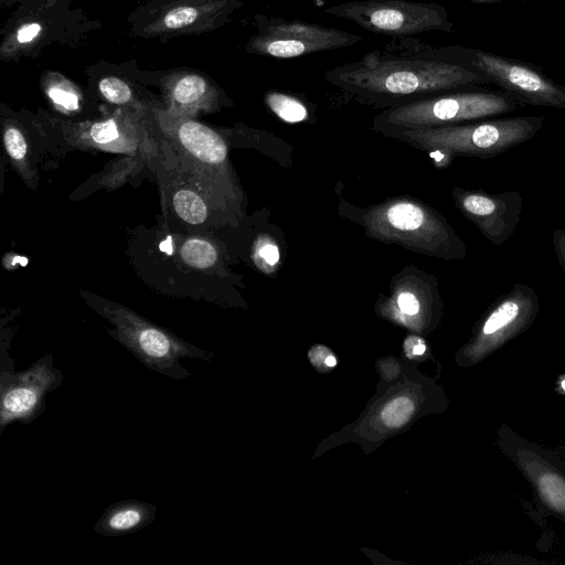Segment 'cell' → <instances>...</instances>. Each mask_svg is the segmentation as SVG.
Listing matches in <instances>:
<instances>
[{
    "instance_id": "cell-1",
    "label": "cell",
    "mask_w": 565,
    "mask_h": 565,
    "mask_svg": "<svg viewBox=\"0 0 565 565\" xmlns=\"http://www.w3.org/2000/svg\"><path fill=\"white\" fill-rule=\"evenodd\" d=\"M323 77L348 95L384 109L487 83L414 38L393 39L356 61L328 70Z\"/></svg>"
},
{
    "instance_id": "cell-2",
    "label": "cell",
    "mask_w": 565,
    "mask_h": 565,
    "mask_svg": "<svg viewBox=\"0 0 565 565\" xmlns=\"http://www.w3.org/2000/svg\"><path fill=\"white\" fill-rule=\"evenodd\" d=\"M543 124V116L491 117L438 127L388 129L381 134L426 151L437 167H446L458 156L497 157L532 139Z\"/></svg>"
},
{
    "instance_id": "cell-3",
    "label": "cell",
    "mask_w": 565,
    "mask_h": 565,
    "mask_svg": "<svg viewBox=\"0 0 565 565\" xmlns=\"http://www.w3.org/2000/svg\"><path fill=\"white\" fill-rule=\"evenodd\" d=\"M366 234L387 244L444 260L466 257L467 246L447 220L413 198H394L371 206L363 215Z\"/></svg>"
},
{
    "instance_id": "cell-4",
    "label": "cell",
    "mask_w": 565,
    "mask_h": 565,
    "mask_svg": "<svg viewBox=\"0 0 565 565\" xmlns=\"http://www.w3.org/2000/svg\"><path fill=\"white\" fill-rule=\"evenodd\" d=\"M518 104L505 92H447L386 108L374 117L373 128L382 132L462 124L511 113Z\"/></svg>"
},
{
    "instance_id": "cell-5",
    "label": "cell",
    "mask_w": 565,
    "mask_h": 565,
    "mask_svg": "<svg viewBox=\"0 0 565 565\" xmlns=\"http://www.w3.org/2000/svg\"><path fill=\"white\" fill-rule=\"evenodd\" d=\"M436 53L481 75L519 104L565 109V85L531 63L461 45L435 46Z\"/></svg>"
},
{
    "instance_id": "cell-6",
    "label": "cell",
    "mask_w": 565,
    "mask_h": 565,
    "mask_svg": "<svg viewBox=\"0 0 565 565\" xmlns=\"http://www.w3.org/2000/svg\"><path fill=\"white\" fill-rule=\"evenodd\" d=\"M324 13L347 19L374 34L413 38L429 31L452 32L445 7L412 0H354L333 4Z\"/></svg>"
},
{
    "instance_id": "cell-7",
    "label": "cell",
    "mask_w": 565,
    "mask_h": 565,
    "mask_svg": "<svg viewBox=\"0 0 565 565\" xmlns=\"http://www.w3.org/2000/svg\"><path fill=\"white\" fill-rule=\"evenodd\" d=\"M497 445L529 482L537 505L565 523V451L529 440L504 424Z\"/></svg>"
},
{
    "instance_id": "cell-8",
    "label": "cell",
    "mask_w": 565,
    "mask_h": 565,
    "mask_svg": "<svg viewBox=\"0 0 565 565\" xmlns=\"http://www.w3.org/2000/svg\"><path fill=\"white\" fill-rule=\"evenodd\" d=\"M256 33L246 44L250 54L275 58L339 50L355 45L363 36L337 28L265 14L255 15Z\"/></svg>"
},
{
    "instance_id": "cell-9",
    "label": "cell",
    "mask_w": 565,
    "mask_h": 565,
    "mask_svg": "<svg viewBox=\"0 0 565 565\" xmlns=\"http://www.w3.org/2000/svg\"><path fill=\"white\" fill-rule=\"evenodd\" d=\"M539 310L540 299L531 286L523 282L512 285L489 306L476 326L468 349L470 358L480 361L525 332Z\"/></svg>"
},
{
    "instance_id": "cell-10",
    "label": "cell",
    "mask_w": 565,
    "mask_h": 565,
    "mask_svg": "<svg viewBox=\"0 0 565 565\" xmlns=\"http://www.w3.org/2000/svg\"><path fill=\"white\" fill-rule=\"evenodd\" d=\"M64 380L47 354L23 372L2 371L0 376V430L12 422L29 424L45 409V396Z\"/></svg>"
},
{
    "instance_id": "cell-11",
    "label": "cell",
    "mask_w": 565,
    "mask_h": 565,
    "mask_svg": "<svg viewBox=\"0 0 565 565\" xmlns=\"http://www.w3.org/2000/svg\"><path fill=\"white\" fill-rule=\"evenodd\" d=\"M117 339L148 369L175 380H184L191 373L180 359L210 361L212 354L173 338L168 332L143 322L122 327Z\"/></svg>"
},
{
    "instance_id": "cell-12",
    "label": "cell",
    "mask_w": 565,
    "mask_h": 565,
    "mask_svg": "<svg viewBox=\"0 0 565 565\" xmlns=\"http://www.w3.org/2000/svg\"><path fill=\"white\" fill-rule=\"evenodd\" d=\"M457 209L493 245H503L521 220L523 199L516 190L491 193L483 190L452 189Z\"/></svg>"
},
{
    "instance_id": "cell-13",
    "label": "cell",
    "mask_w": 565,
    "mask_h": 565,
    "mask_svg": "<svg viewBox=\"0 0 565 565\" xmlns=\"http://www.w3.org/2000/svg\"><path fill=\"white\" fill-rule=\"evenodd\" d=\"M243 0H185L168 10L151 24L153 33L183 32L186 29L201 25L205 19L222 23L236 10Z\"/></svg>"
},
{
    "instance_id": "cell-14",
    "label": "cell",
    "mask_w": 565,
    "mask_h": 565,
    "mask_svg": "<svg viewBox=\"0 0 565 565\" xmlns=\"http://www.w3.org/2000/svg\"><path fill=\"white\" fill-rule=\"evenodd\" d=\"M157 509L139 500H125L110 504L94 526V531L106 536H120L141 530L150 524Z\"/></svg>"
},
{
    "instance_id": "cell-15",
    "label": "cell",
    "mask_w": 565,
    "mask_h": 565,
    "mask_svg": "<svg viewBox=\"0 0 565 565\" xmlns=\"http://www.w3.org/2000/svg\"><path fill=\"white\" fill-rule=\"evenodd\" d=\"M178 137L182 146L203 162L218 164L226 158L227 151L223 139L200 122L183 121L178 128Z\"/></svg>"
},
{
    "instance_id": "cell-16",
    "label": "cell",
    "mask_w": 565,
    "mask_h": 565,
    "mask_svg": "<svg viewBox=\"0 0 565 565\" xmlns=\"http://www.w3.org/2000/svg\"><path fill=\"white\" fill-rule=\"evenodd\" d=\"M265 102L278 118L289 124L305 121L309 116L306 105L288 94L268 92Z\"/></svg>"
},
{
    "instance_id": "cell-17",
    "label": "cell",
    "mask_w": 565,
    "mask_h": 565,
    "mask_svg": "<svg viewBox=\"0 0 565 565\" xmlns=\"http://www.w3.org/2000/svg\"><path fill=\"white\" fill-rule=\"evenodd\" d=\"M209 90L205 78L199 74H184L172 85L171 95L175 103L192 106L200 102Z\"/></svg>"
},
{
    "instance_id": "cell-18",
    "label": "cell",
    "mask_w": 565,
    "mask_h": 565,
    "mask_svg": "<svg viewBox=\"0 0 565 565\" xmlns=\"http://www.w3.org/2000/svg\"><path fill=\"white\" fill-rule=\"evenodd\" d=\"M172 202L178 215L186 223L196 225L205 221V203L195 192L180 190L173 195Z\"/></svg>"
},
{
    "instance_id": "cell-19",
    "label": "cell",
    "mask_w": 565,
    "mask_h": 565,
    "mask_svg": "<svg viewBox=\"0 0 565 565\" xmlns=\"http://www.w3.org/2000/svg\"><path fill=\"white\" fill-rule=\"evenodd\" d=\"M180 254L185 264L200 269L211 267L217 258L214 246L198 238L185 241L181 246Z\"/></svg>"
},
{
    "instance_id": "cell-20",
    "label": "cell",
    "mask_w": 565,
    "mask_h": 565,
    "mask_svg": "<svg viewBox=\"0 0 565 565\" xmlns=\"http://www.w3.org/2000/svg\"><path fill=\"white\" fill-rule=\"evenodd\" d=\"M42 32L43 26L39 22H26L20 25L3 41L1 53L13 54L19 49L35 44Z\"/></svg>"
},
{
    "instance_id": "cell-21",
    "label": "cell",
    "mask_w": 565,
    "mask_h": 565,
    "mask_svg": "<svg viewBox=\"0 0 565 565\" xmlns=\"http://www.w3.org/2000/svg\"><path fill=\"white\" fill-rule=\"evenodd\" d=\"M414 406L406 396L397 397L387 403L382 409V419L387 427H399L412 416Z\"/></svg>"
},
{
    "instance_id": "cell-22",
    "label": "cell",
    "mask_w": 565,
    "mask_h": 565,
    "mask_svg": "<svg viewBox=\"0 0 565 565\" xmlns=\"http://www.w3.org/2000/svg\"><path fill=\"white\" fill-rule=\"evenodd\" d=\"M280 262V249L277 243L268 237L262 236L255 245V263L265 273L276 269Z\"/></svg>"
},
{
    "instance_id": "cell-23",
    "label": "cell",
    "mask_w": 565,
    "mask_h": 565,
    "mask_svg": "<svg viewBox=\"0 0 565 565\" xmlns=\"http://www.w3.org/2000/svg\"><path fill=\"white\" fill-rule=\"evenodd\" d=\"M98 87L102 95L113 104L124 105L132 97L128 84L115 76L104 77Z\"/></svg>"
},
{
    "instance_id": "cell-24",
    "label": "cell",
    "mask_w": 565,
    "mask_h": 565,
    "mask_svg": "<svg viewBox=\"0 0 565 565\" xmlns=\"http://www.w3.org/2000/svg\"><path fill=\"white\" fill-rule=\"evenodd\" d=\"M4 147L8 154L14 160H21L26 153V142L21 131L9 127L3 136Z\"/></svg>"
},
{
    "instance_id": "cell-25",
    "label": "cell",
    "mask_w": 565,
    "mask_h": 565,
    "mask_svg": "<svg viewBox=\"0 0 565 565\" xmlns=\"http://www.w3.org/2000/svg\"><path fill=\"white\" fill-rule=\"evenodd\" d=\"M90 138L100 145L114 141L118 138V127L115 120L109 119L106 121L95 124L89 131Z\"/></svg>"
},
{
    "instance_id": "cell-26",
    "label": "cell",
    "mask_w": 565,
    "mask_h": 565,
    "mask_svg": "<svg viewBox=\"0 0 565 565\" xmlns=\"http://www.w3.org/2000/svg\"><path fill=\"white\" fill-rule=\"evenodd\" d=\"M49 96L51 99L66 108V109H76L78 106V97L77 95L71 90L66 85H54L49 89Z\"/></svg>"
},
{
    "instance_id": "cell-27",
    "label": "cell",
    "mask_w": 565,
    "mask_h": 565,
    "mask_svg": "<svg viewBox=\"0 0 565 565\" xmlns=\"http://www.w3.org/2000/svg\"><path fill=\"white\" fill-rule=\"evenodd\" d=\"M552 243L558 264L565 273V228H557L554 231Z\"/></svg>"
},
{
    "instance_id": "cell-28",
    "label": "cell",
    "mask_w": 565,
    "mask_h": 565,
    "mask_svg": "<svg viewBox=\"0 0 565 565\" xmlns=\"http://www.w3.org/2000/svg\"><path fill=\"white\" fill-rule=\"evenodd\" d=\"M476 3H495L501 1H529V0H469Z\"/></svg>"
},
{
    "instance_id": "cell-29",
    "label": "cell",
    "mask_w": 565,
    "mask_h": 565,
    "mask_svg": "<svg viewBox=\"0 0 565 565\" xmlns=\"http://www.w3.org/2000/svg\"><path fill=\"white\" fill-rule=\"evenodd\" d=\"M425 344L418 343L413 348V353L416 355H420L425 352Z\"/></svg>"
},
{
    "instance_id": "cell-30",
    "label": "cell",
    "mask_w": 565,
    "mask_h": 565,
    "mask_svg": "<svg viewBox=\"0 0 565 565\" xmlns=\"http://www.w3.org/2000/svg\"><path fill=\"white\" fill-rule=\"evenodd\" d=\"M324 362L328 366H334L337 364V360L332 355L327 356Z\"/></svg>"
},
{
    "instance_id": "cell-31",
    "label": "cell",
    "mask_w": 565,
    "mask_h": 565,
    "mask_svg": "<svg viewBox=\"0 0 565 565\" xmlns=\"http://www.w3.org/2000/svg\"><path fill=\"white\" fill-rule=\"evenodd\" d=\"M562 388L565 391V380L562 381Z\"/></svg>"
},
{
    "instance_id": "cell-32",
    "label": "cell",
    "mask_w": 565,
    "mask_h": 565,
    "mask_svg": "<svg viewBox=\"0 0 565 565\" xmlns=\"http://www.w3.org/2000/svg\"><path fill=\"white\" fill-rule=\"evenodd\" d=\"M2 2H12V1H18V0H1Z\"/></svg>"
}]
</instances>
